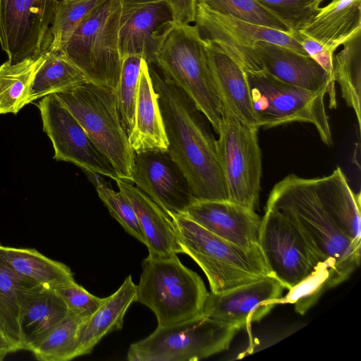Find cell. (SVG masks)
Wrapping results in <instances>:
<instances>
[{
  "instance_id": "cell-1",
  "label": "cell",
  "mask_w": 361,
  "mask_h": 361,
  "mask_svg": "<svg viewBox=\"0 0 361 361\" xmlns=\"http://www.w3.org/2000/svg\"><path fill=\"white\" fill-rule=\"evenodd\" d=\"M149 69L168 140L167 153L181 169L195 199L227 200L210 123L180 88L150 66Z\"/></svg>"
},
{
  "instance_id": "cell-2",
  "label": "cell",
  "mask_w": 361,
  "mask_h": 361,
  "mask_svg": "<svg viewBox=\"0 0 361 361\" xmlns=\"http://www.w3.org/2000/svg\"><path fill=\"white\" fill-rule=\"evenodd\" d=\"M265 208L275 209L300 231L315 259L330 273V288L359 267L361 244L343 234L326 211L316 178L289 174L271 190Z\"/></svg>"
},
{
  "instance_id": "cell-3",
  "label": "cell",
  "mask_w": 361,
  "mask_h": 361,
  "mask_svg": "<svg viewBox=\"0 0 361 361\" xmlns=\"http://www.w3.org/2000/svg\"><path fill=\"white\" fill-rule=\"evenodd\" d=\"M154 64L166 82L188 96L217 134L222 105L209 63L206 39L197 27L173 20L159 46Z\"/></svg>"
},
{
  "instance_id": "cell-4",
  "label": "cell",
  "mask_w": 361,
  "mask_h": 361,
  "mask_svg": "<svg viewBox=\"0 0 361 361\" xmlns=\"http://www.w3.org/2000/svg\"><path fill=\"white\" fill-rule=\"evenodd\" d=\"M184 254L205 274L214 293L271 275L259 245L240 247L183 215L172 218Z\"/></svg>"
},
{
  "instance_id": "cell-5",
  "label": "cell",
  "mask_w": 361,
  "mask_h": 361,
  "mask_svg": "<svg viewBox=\"0 0 361 361\" xmlns=\"http://www.w3.org/2000/svg\"><path fill=\"white\" fill-rule=\"evenodd\" d=\"M209 292L202 278L178 256L152 258L142 263L135 302L149 307L158 326L184 322L203 314Z\"/></svg>"
},
{
  "instance_id": "cell-6",
  "label": "cell",
  "mask_w": 361,
  "mask_h": 361,
  "mask_svg": "<svg viewBox=\"0 0 361 361\" xmlns=\"http://www.w3.org/2000/svg\"><path fill=\"white\" fill-rule=\"evenodd\" d=\"M55 94L80 123L119 178L131 182L135 153L122 124L114 90L87 82Z\"/></svg>"
},
{
  "instance_id": "cell-7",
  "label": "cell",
  "mask_w": 361,
  "mask_h": 361,
  "mask_svg": "<svg viewBox=\"0 0 361 361\" xmlns=\"http://www.w3.org/2000/svg\"><path fill=\"white\" fill-rule=\"evenodd\" d=\"M122 0H104L75 27L61 51L90 82L115 90L122 58L119 48Z\"/></svg>"
},
{
  "instance_id": "cell-8",
  "label": "cell",
  "mask_w": 361,
  "mask_h": 361,
  "mask_svg": "<svg viewBox=\"0 0 361 361\" xmlns=\"http://www.w3.org/2000/svg\"><path fill=\"white\" fill-rule=\"evenodd\" d=\"M245 73L256 128L267 129L295 122L307 123L315 127L326 145H333L324 104L326 90L303 89L279 80L263 71Z\"/></svg>"
},
{
  "instance_id": "cell-9",
  "label": "cell",
  "mask_w": 361,
  "mask_h": 361,
  "mask_svg": "<svg viewBox=\"0 0 361 361\" xmlns=\"http://www.w3.org/2000/svg\"><path fill=\"white\" fill-rule=\"evenodd\" d=\"M238 329L204 314L170 326H157L132 343L129 361H196L228 348Z\"/></svg>"
},
{
  "instance_id": "cell-10",
  "label": "cell",
  "mask_w": 361,
  "mask_h": 361,
  "mask_svg": "<svg viewBox=\"0 0 361 361\" xmlns=\"http://www.w3.org/2000/svg\"><path fill=\"white\" fill-rule=\"evenodd\" d=\"M258 130L222 107L216 144L228 200L254 211L259 205L262 173Z\"/></svg>"
},
{
  "instance_id": "cell-11",
  "label": "cell",
  "mask_w": 361,
  "mask_h": 361,
  "mask_svg": "<svg viewBox=\"0 0 361 361\" xmlns=\"http://www.w3.org/2000/svg\"><path fill=\"white\" fill-rule=\"evenodd\" d=\"M258 244L271 275L284 288H295L317 270L329 272L313 256L298 228L275 209L264 208Z\"/></svg>"
},
{
  "instance_id": "cell-12",
  "label": "cell",
  "mask_w": 361,
  "mask_h": 361,
  "mask_svg": "<svg viewBox=\"0 0 361 361\" xmlns=\"http://www.w3.org/2000/svg\"><path fill=\"white\" fill-rule=\"evenodd\" d=\"M195 23L203 38L218 46L244 71H261L252 49L259 41L279 44L307 55L291 32L221 14L200 4H196Z\"/></svg>"
},
{
  "instance_id": "cell-13",
  "label": "cell",
  "mask_w": 361,
  "mask_h": 361,
  "mask_svg": "<svg viewBox=\"0 0 361 361\" xmlns=\"http://www.w3.org/2000/svg\"><path fill=\"white\" fill-rule=\"evenodd\" d=\"M59 1L0 0V45L14 63L37 59L49 49Z\"/></svg>"
},
{
  "instance_id": "cell-14",
  "label": "cell",
  "mask_w": 361,
  "mask_h": 361,
  "mask_svg": "<svg viewBox=\"0 0 361 361\" xmlns=\"http://www.w3.org/2000/svg\"><path fill=\"white\" fill-rule=\"evenodd\" d=\"M38 108L43 130L53 145L55 160L72 163L84 172L96 173L114 180L119 178L111 164L55 94L42 97Z\"/></svg>"
},
{
  "instance_id": "cell-15",
  "label": "cell",
  "mask_w": 361,
  "mask_h": 361,
  "mask_svg": "<svg viewBox=\"0 0 361 361\" xmlns=\"http://www.w3.org/2000/svg\"><path fill=\"white\" fill-rule=\"evenodd\" d=\"M131 183L171 219L182 215L196 200L181 169L167 152L135 154Z\"/></svg>"
},
{
  "instance_id": "cell-16",
  "label": "cell",
  "mask_w": 361,
  "mask_h": 361,
  "mask_svg": "<svg viewBox=\"0 0 361 361\" xmlns=\"http://www.w3.org/2000/svg\"><path fill=\"white\" fill-rule=\"evenodd\" d=\"M283 286L271 275L219 293H209L203 314L238 330L259 322L282 298Z\"/></svg>"
},
{
  "instance_id": "cell-17",
  "label": "cell",
  "mask_w": 361,
  "mask_h": 361,
  "mask_svg": "<svg viewBox=\"0 0 361 361\" xmlns=\"http://www.w3.org/2000/svg\"><path fill=\"white\" fill-rule=\"evenodd\" d=\"M166 0L140 4H123L120 18L119 48L121 58L141 56L150 66L162 38L173 22Z\"/></svg>"
},
{
  "instance_id": "cell-18",
  "label": "cell",
  "mask_w": 361,
  "mask_h": 361,
  "mask_svg": "<svg viewBox=\"0 0 361 361\" xmlns=\"http://www.w3.org/2000/svg\"><path fill=\"white\" fill-rule=\"evenodd\" d=\"M252 49L261 71L303 89L326 90L329 108L336 107V82L310 56L265 41L256 42Z\"/></svg>"
},
{
  "instance_id": "cell-19",
  "label": "cell",
  "mask_w": 361,
  "mask_h": 361,
  "mask_svg": "<svg viewBox=\"0 0 361 361\" xmlns=\"http://www.w3.org/2000/svg\"><path fill=\"white\" fill-rule=\"evenodd\" d=\"M215 235L240 247L259 245L262 217L229 200H195L182 214Z\"/></svg>"
},
{
  "instance_id": "cell-20",
  "label": "cell",
  "mask_w": 361,
  "mask_h": 361,
  "mask_svg": "<svg viewBox=\"0 0 361 361\" xmlns=\"http://www.w3.org/2000/svg\"><path fill=\"white\" fill-rule=\"evenodd\" d=\"M68 310L51 286L30 283L19 291V326L22 350H29L60 323Z\"/></svg>"
},
{
  "instance_id": "cell-21",
  "label": "cell",
  "mask_w": 361,
  "mask_h": 361,
  "mask_svg": "<svg viewBox=\"0 0 361 361\" xmlns=\"http://www.w3.org/2000/svg\"><path fill=\"white\" fill-rule=\"evenodd\" d=\"M115 181L135 211L145 238L148 256L169 258L183 253L172 219L131 182L121 178Z\"/></svg>"
},
{
  "instance_id": "cell-22",
  "label": "cell",
  "mask_w": 361,
  "mask_h": 361,
  "mask_svg": "<svg viewBox=\"0 0 361 361\" xmlns=\"http://www.w3.org/2000/svg\"><path fill=\"white\" fill-rule=\"evenodd\" d=\"M128 141L135 154L147 151L168 152V140L157 94L149 65L144 59L135 102V125L128 135Z\"/></svg>"
},
{
  "instance_id": "cell-23",
  "label": "cell",
  "mask_w": 361,
  "mask_h": 361,
  "mask_svg": "<svg viewBox=\"0 0 361 361\" xmlns=\"http://www.w3.org/2000/svg\"><path fill=\"white\" fill-rule=\"evenodd\" d=\"M298 31L334 54L361 34V0H332Z\"/></svg>"
},
{
  "instance_id": "cell-24",
  "label": "cell",
  "mask_w": 361,
  "mask_h": 361,
  "mask_svg": "<svg viewBox=\"0 0 361 361\" xmlns=\"http://www.w3.org/2000/svg\"><path fill=\"white\" fill-rule=\"evenodd\" d=\"M205 39L209 63L222 107L242 121L255 126L245 71L218 46Z\"/></svg>"
},
{
  "instance_id": "cell-25",
  "label": "cell",
  "mask_w": 361,
  "mask_h": 361,
  "mask_svg": "<svg viewBox=\"0 0 361 361\" xmlns=\"http://www.w3.org/2000/svg\"><path fill=\"white\" fill-rule=\"evenodd\" d=\"M137 285L130 275L87 320L80 331L73 358L90 354L101 339L122 329L123 318L130 305L135 302Z\"/></svg>"
},
{
  "instance_id": "cell-26",
  "label": "cell",
  "mask_w": 361,
  "mask_h": 361,
  "mask_svg": "<svg viewBox=\"0 0 361 361\" xmlns=\"http://www.w3.org/2000/svg\"><path fill=\"white\" fill-rule=\"evenodd\" d=\"M0 259L15 274L35 284L54 288L75 281L73 273L67 265L46 257L34 248L0 244Z\"/></svg>"
},
{
  "instance_id": "cell-27",
  "label": "cell",
  "mask_w": 361,
  "mask_h": 361,
  "mask_svg": "<svg viewBox=\"0 0 361 361\" xmlns=\"http://www.w3.org/2000/svg\"><path fill=\"white\" fill-rule=\"evenodd\" d=\"M44 54L0 66V114H18L29 98L35 75L44 61Z\"/></svg>"
},
{
  "instance_id": "cell-28",
  "label": "cell",
  "mask_w": 361,
  "mask_h": 361,
  "mask_svg": "<svg viewBox=\"0 0 361 361\" xmlns=\"http://www.w3.org/2000/svg\"><path fill=\"white\" fill-rule=\"evenodd\" d=\"M37 71L29 98L30 104L49 94L71 90L89 82L85 75L61 51H47Z\"/></svg>"
},
{
  "instance_id": "cell-29",
  "label": "cell",
  "mask_w": 361,
  "mask_h": 361,
  "mask_svg": "<svg viewBox=\"0 0 361 361\" xmlns=\"http://www.w3.org/2000/svg\"><path fill=\"white\" fill-rule=\"evenodd\" d=\"M360 35L343 44L334 58V80L339 85L341 97L356 116L360 129L361 94Z\"/></svg>"
},
{
  "instance_id": "cell-30",
  "label": "cell",
  "mask_w": 361,
  "mask_h": 361,
  "mask_svg": "<svg viewBox=\"0 0 361 361\" xmlns=\"http://www.w3.org/2000/svg\"><path fill=\"white\" fill-rule=\"evenodd\" d=\"M88 319L68 311L66 317L30 350L38 360L68 361L73 358L82 328Z\"/></svg>"
},
{
  "instance_id": "cell-31",
  "label": "cell",
  "mask_w": 361,
  "mask_h": 361,
  "mask_svg": "<svg viewBox=\"0 0 361 361\" xmlns=\"http://www.w3.org/2000/svg\"><path fill=\"white\" fill-rule=\"evenodd\" d=\"M32 283L11 271L0 259V328L14 348L22 350L19 326V291Z\"/></svg>"
},
{
  "instance_id": "cell-32",
  "label": "cell",
  "mask_w": 361,
  "mask_h": 361,
  "mask_svg": "<svg viewBox=\"0 0 361 361\" xmlns=\"http://www.w3.org/2000/svg\"><path fill=\"white\" fill-rule=\"evenodd\" d=\"M85 173L110 214L128 233L146 245L136 214L128 199L120 191L114 190L102 176L89 171Z\"/></svg>"
},
{
  "instance_id": "cell-33",
  "label": "cell",
  "mask_w": 361,
  "mask_h": 361,
  "mask_svg": "<svg viewBox=\"0 0 361 361\" xmlns=\"http://www.w3.org/2000/svg\"><path fill=\"white\" fill-rule=\"evenodd\" d=\"M143 59L137 55L122 58L118 82L114 90L122 124L128 135L135 125V109Z\"/></svg>"
},
{
  "instance_id": "cell-34",
  "label": "cell",
  "mask_w": 361,
  "mask_h": 361,
  "mask_svg": "<svg viewBox=\"0 0 361 361\" xmlns=\"http://www.w3.org/2000/svg\"><path fill=\"white\" fill-rule=\"evenodd\" d=\"M209 9L221 14L283 32L287 27L274 15L255 0H196Z\"/></svg>"
},
{
  "instance_id": "cell-35",
  "label": "cell",
  "mask_w": 361,
  "mask_h": 361,
  "mask_svg": "<svg viewBox=\"0 0 361 361\" xmlns=\"http://www.w3.org/2000/svg\"><path fill=\"white\" fill-rule=\"evenodd\" d=\"M103 1H59L51 26L52 41L49 50L59 51L79 23Z\"/></svg>"
},
{
  "instance_id": "cell-36",
  "label": "cell",
  "mask_w": 361,
  "mask_h": 361,
  "mask_svg": "<svg viewBox=\"0 0 361 361\" xmlns=\"http://www.w3.org/2000/svg\"><path fill=\"white\" fill-rule=\"evenodd\" d=\"M288 28L298 32L317 13L324 0H255Z\"/></svg>"
},
{
  "instance_id": "cell-37",
  "label": "cell",
  "mask_w": 361,
  "mask_h": 361,
  "mask_svg": "<svg viewBox=\"0 0 361 361\" xmlns=\"http://www.w3.org/2000/svg\"><path fill=\"white\" fill-rule=\"evenodd\" d=\"M66 303L68 310L85 319H89L104 303L98 298L75 281L53 288Z\"/></svg>"
},
{
  "instance_id": "cell-38",
  "label": "cell",
  "mask_w": 361,
  "mask_h": 361,
  "mask_svg": "<svg viewBox=\"0 0 361 361\" xmlns=\"http://www.w3.org/2000/svg\"><path fill=\"white\" fill-rule=\"evenodd\" d=\"M291 33L298 42L300 43L307 54L320 65L334 79V54L331 53L322 44L300 31Z\"/></svg>"
},
{
  "instance_id": "cell-39",
  "label": "cell",
  "mask_w": 361,
  "mask_h": 361,
  "mask_svg": "<svg viewBox=\"0 0 361 361\" xmlns=\"http://www.w3.org/2000/svg\"><path fill=\"white\" fill-rule=\"evenodd\" d=\"M173 18L176 21L184 23L195 22L196 13V0H166Z\"/></svg>"
},
{
  "instance_id": "cell-40",
  "label": "cell",
  "mask_w": 361,
  "mask_h": 361,
  "mask_svg": "<svg viewBox=\"0 0 361 361\" xmlns=\"http://www.w3.org/2000/svg\"><path fill=\"white\" fill-rule=\"evenodd\" d=\"M13 352H16L14 348L0 328V361L3 360L8 354Z\"/></svg>"
},
{
  "instance_id": "cell-41",
  "label": "cell",
  "mask_w": 361,
  "mask_h": 361,
  "mask_svg": "<svg viewBox=\"0 0 361 361\" xmlns=\"http://www.w3.org/2000/svg\"><path fill=\"white\" fill-rule=\"evenodd\" d=\"M161 0H122L123 4H140L156 2Z\"/></svg>"
},
{
  "instance_id": "cell-42",
  "label": "cell",
  "mask_w": 361,
  "mask_h": 361,
  "mask_svg": "<svg viewBox=\"0 0 361 361\" xmlns=\"http://www.w3.org/2000/svg\"><path fill=\"white\" fill-rule=\"evenodd\" d=\"M63 1H73V0H63Z\"/></svg>"
}]
</instances>
